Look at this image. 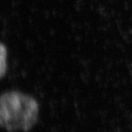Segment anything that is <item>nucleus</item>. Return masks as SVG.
Returning a JSON list of instances; mask_svg holds the SVG:
<instances>
[{"label": "nucleus", "instance_id": "f257e3e1", "mask_svg": "<svg viewBox=\"0 0 132 132\" xmlns=\"http://www.w3.org/2000/svg\"><path fill=\"white\" fill-rule=\"evenodd\" d=\"M39 107L36 99L18 91L2 94L0 98V124L7 132H26L38 119Z\"/></svg>", "mask_w": 132, "mask_h": 132}, {"label": "nucleus", "instance_id": "f03ea898", "mask_svg": "<svg viewBox=\"0 0 132 132\" xmlns=\"http://www.w3.org/2000/svg\"><path fill=\"white\" fill-rule=\"evenodd\" d=\"M7 70V49L2 43L0 47V75L3 77Z\"/></svg>", "mask_w": 132, "mask_h": 132}]
</instances>
